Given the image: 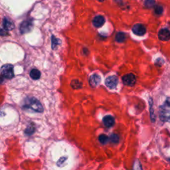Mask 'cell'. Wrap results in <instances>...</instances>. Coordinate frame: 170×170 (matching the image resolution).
I'll use <instances>...</instances> for the list:
<instances>
[{
    "mask_svg": "<svg viewBox=\"0 0 170 170\" xmlns=\"http://www.w3.org/2000/svg\"><path fill=\"white\" fill-rule=\"evenodd\" d=\"M23 108L35 113H43V108L40 102L35 98H27L23 102Z\"/></svg>",
    "mask_w": 170,
    "mask_h": 170,
    "instance_id": "obj_1",
    "label": "cell"
},
{
    "mask_svg": "<svg viewBox=\"0 0 170 170\" xmlns=\"http://www.w3.org/2000/svg\"><path fill=\"white\" fill-rule=\"evenodd\" d=\"M2 75L8 79H11L14 77V72H13V67L12 64H6L3 65L1 68Z\"/></svg>",
    "mask_w": 170,
    "mask_h": 170,
    "instance_id": "obj_2",
    "label": "cell"
},
{
    "mask_svg": "<svg viewBox=\"0 0 170 170\" xmlns=\"http://www.w3.org/2000/svg\"><path fill=\"white\" fill-rule=\"evenodd\" d=\"M33 22L31 20H25L23 21L19 27L20 33L21 34H25L27 33L30 32L33 29Z\"/></svg>",
    "mask_w": 170,
    "mask_h": 170,
    "instance_id": "obj_3",
    "label": "cell"
},
{
    "mask_svg": "<svg viewBox=\"0 0 170 170\" xmlns=\"http://www.w3.org/2000/svg\"><path fill=\"white\" fill-rule=\"evenodd\" d=\"M122 82L126 86L132 87L136 84V79L133 74H127L122 77Z\"/></svg>",
    "mask_w": 170,
    "mask_h": 170,
    "instance_id": "obj_4",
    "label": "cell"
},
{
    "mask_svg": "<svg viewBox=\"0 0 170 170\" xmlns=\"http://www.w3.org/2000/svg\"><path fill=\"white\" fill-rule=\"evenodd\" d=\"M118 83V79L116 76H110L108 77L107 79L105 80V84L106 86L110 88V89H113L116 87L117 84Z\"/></svg>",
    "mask_w": 170,
    "mask_h": 170,
    "instance_id": "obj_5",
    "label": "cell"
},
{
    "mask_svg": "<svg viewBox=\"0 0 170 170\" xmlns=\"http://www.w3.org/2000/svg\"><path fill=\"white\" fill-rule=\"evenodd\" d=\"M132 31L137 35H143L145 33L146 29L144 25L138 23V24H136L132 28Z\"/></svg>",
    "mask_w": 170,
    "mask_h": 170,
    "instance_id": "obj_6",
    "label": "cell"
},
{
    "mask_svg": "<svg viewBox=\"0 0 170 170\" xmlns=\"http://www.w3.org/2000/svg\"><path fill=\"white\" fill-rule=\"evenodd\" d=\"M101 81V78L96 74H94L90 76L89 79V84L92 87H96L100 84Z\"/></svg>",
    "mask_w": 170,
    "mask_h": 170,
    "instance_id": "obj_7",
    "label": "cell"
},
{
    "mask_svg": "<svg viewBox=\"0 0 170 170\" xmlns=\"http://www.w3.org/2000/svg\"><path fill=\"white\" fill-rule=\"evenodd\" d=\"M158 37L161 41H168L170 39V31L167 29H162L159 31Z\"/></svg>",
    "mask_w": 170,
    "mask_h": 170,
    "instance_id": "obj_8",
    "label": "cell"
},
{
    "mask_svg": "<svg viewBox=\"0 0 170 170\" xmlns=\"http://www.w3.org/2000/svg\"><path fill=\"white\" fill-rule=\"evenodd\" d=\"M93 25L96 28H100L105 23V19L103 16L97 15L93 19Z\"/></svg>",
    "mask_w": 170,
    "mask_h": 170,
    "instance_id": "obj_9",
    "label": "cell"
},
{
    "mask_svg": "<svg viewBox=\"0 0 170 170\" xmlns=\"http://www.w3.org/2000/svg\"><path fill=\"white\" fill-rule=\"evenodd\" d=\"M103 123L107 128H110L114 124V118L112 116H106L103 118Z\"/></svg>",
    "mask_w": 170,
    "mask_h": 170,
    "instance_id": "obj_10",
    "label": "cell"
},
{
    "mask_svg": "<svg viewBox=\"0 0 170 170\" xmlns=\"http://www.w3.org/2000/svg\"><path fill=\"white\" fill-rule=\"evenodd\" d=\"M3 26L4 28V29H5L6 31L12 30L14 28L13 23L8 18H4L3 19Z\"/></svg>",
    "mask_w": 170,
    "mask_h": 170,
    "instance_id": "obj_11",
    "label": "cell"
},
{
    "mask_svg": "<svg viewBox=\"0 0 170 170\" xmlns=\"http://www.w3.org/2000/svg\"><path fill=\"white\" fill-rule=\"evenodd\" d=\"M30 77L33 80H38L41 77V72L36 69H33L30 72Z\"/></svg>",
    "mask_w": 170,
    "mask_h": 170,
    "instance_id": "obj_12",
    "label": "cell"
},
{
    "mask_svg": "<svg viewBox=\"0 0 170 170\" xmlns=\"http://www.w3.org/2000/svg\"><path fill=\"white\" fill-rule=\"evenodd\" d=\"M35 125H34V124L31 123V124H29L28 128L25 129V134L27 136H31V135H32L34 132H35Z\"/></svg>",
    "mask_w": 170,
    "mask_h": 170,
    "instance_id": "obj_13",
    "label": "cell"
},
{
    "mask_svg": "<svg viewBox=\"0 0 170 170\" xmlns=\"http://www.w3.org/2000/svg\"><path fill=\"white\" fill-rule=\"evenodd\" d=\"M116 41L118 43H122L124 42L126 39V34L124 33L120 32L118 33L116 35Z\"/></svg>",
    "mask_w": 170,
    "mask_h": 170,
    "instance_id": "obj_14",
    "label": "cell"
},
{
    "mask_svg": "<svg viewBox=\"0 0 170 170\" xmlns=\"http://www.w3.org/2000/svg\"><path fill=\"white\" fill-rule=\"evenodd\" d=\"M71 87H72L74 89H77V88H80L82 87V83L79 82V80H73L72 82H71Z\"/></svg>",
    "mask_w": 170,
    "mask_h": 170,
    "instance_id": "obj_15",
    "label": "cell"
},
{
    "mask_svg": "<svg viewBox=\"0 0 170 170\" xmlns=\"http://www.w3.org/2000/svg\"><path fill=\"white\" fill-rule=\"evenodd\" d=\"M108 140H109V138L105 134H101L99 136V137H98V140L103 144H106Z\"/></svg>",
    "mask_w": 170,
    "mask_h": 170,
    "instance_id": "obj_16",
    "label": "cell"
},
{
    "mask_svg": "<svg viewBox=\"0 0 170 170\" xmlns=\"http://www.w3.org/2000/svg\"><path fill=\"white\" fill-rule=\"evenodd\" d=\"M155 3V0H145L144 5L148 8H151L154 7Z\"/></svg>",
    "mask_w": 170,
    "mask_h": 170,
    "instance_id": "obj_17",
    "label": "cell"
},
{
    "mask_svg": "<svg viewBox=\"0 0 170 170\" xmlns=\"http://www.w3.org/2000/svg\"><path fill=\"white\" fill-rule=\"evenodd\" d=\"M51 41H52V49H55L57 45H59V39H57L55 36L51 37Z\"/></svg>",
    "mask_w": 170,
    "mask_h": 170,
    "instance_id": "obj_18",
    "label": "cell"
},
{
    "mask_svg": "<svg viewBox=\"0 0 170 170\" xmlns=\"http://www.w3.org/2000/svg\"><path fill=\"white\" fill-rule=\"evenodd\" d=\"M110 140L113 143H118L119 141V137L116 134H113L110 136Z\"/></svg>",
    "mask_w": 170,
    "mask_h": 170,
    "instance_id": "obj_19",
    "label": "cell"
},
{
    "mask_svg": "<svg viewBox=\"0 0 170 170\" xmlns=\"http://www.w3.org/2000/svg\"><path fill=\"white\" fill-rule=\"evenodd\" d=\"M163 11H164V9H163V8L160 5H158L155 8V12L156 14L158 15H160L163 13Z\"/></svg>",
    "mask_w": 170,
    "mask_h": 170,
    "instance_id": "obj_20",
    "label": "cell"
},
{
    "mask_svg": "<svg viewBox=\"0 0 170 170\" xmlns=\"http://www.w3.org/2000/svg\"><path fill=\"white\" fill-rule=\"evenodd\" d=\"M0 35L1 36H8L9 35V33L8 31H6L4 29L0 28Z\"/></svg>",
    "mask_w": 170,
    "mask_h": 170,
    "instance_id": "obj_21",
    "label": "cell"
},
{
    "mask_svg": "<svg viewBox=\"0 0 170 170\" xmlns=\"http://www.w3.org/2000/svg\"><path fill=\"white\" fill-rule=\"evenodd\" d=\"M4 81V77H3L2 74H0V84H2Z\"/></svg>",
    "mask_w": 170,
    "mask_h": 170,
    "instance_id": "obj_22",
    "label": "cell"
},
{
    "mask_svg": "<svg viewBox=\"0 0 170 170\" xmlns=\"http://www.w3.org/2000/svg\"><path fill=\"white\" fill-rule=\"evenodd\" d=\"M98 1H99V2H104V0H98Z\"/></svg>",
    "mask_w": 170,
    "mask_h": 170,
    "instance_id": "obj_23",
    "label": "cell"
}]
</instances>
